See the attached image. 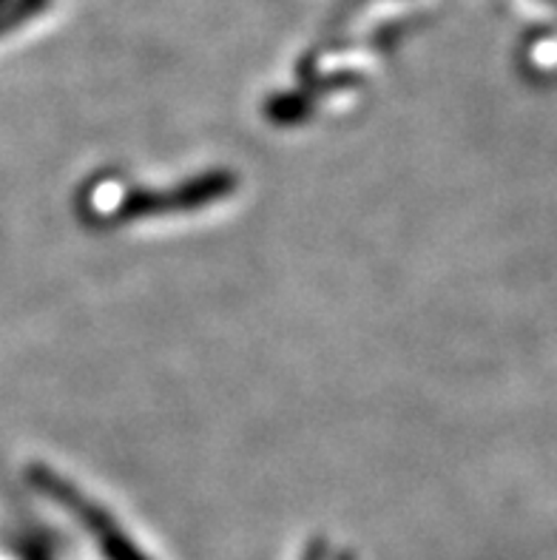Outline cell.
<instances>
[{
  "label": "cell",
  "instance_id": "obj_2",
  "mask_svg": "<svg viewBox=\"0 0 557 560\" xmlns=\"http://www.w3.org/2000/svg\"><path fill=\"white\" fill-rule=\"evenodd\" d=\"M228 191H233V177H202L197 183L177 188L171 197L163 194H140L137 199H128L126 211H123V220L128 217H146V213H169V211H183V208H197L205 206L208 199L225 197Z\"/></svg>",
  "mask_w": 557,
  "mask_h": 560
},
{
  "label": "cell",
  "instance_id": "obj_3",
  "mask_svg": "<svg viewBox=\"0 0 557 560\" xmlns=\"http://www.w3.org/2000/svg\"><path fill=\"white\" fill-rule=\"evenodd\" d=\"M307 560H318V555H316V549H313L311 555H307Z\"/></svg>",
  "mask_w": 557,
  "mask_h": 560
},
{
  "label": "cell",
  "instance_id": "obj_1",
  "mask_svg": "<svg viewBox=\"0 0 557 560\" xmlns=\"http://www.w3.org/2000/svg\"><path fill=\"white\" fill-rule=\"evenodd\" d=\"M37 483L55 498L57 504L63 506V510H69L71 515L83 524L85 533L97 540L100 552L106 555L108 560H149L135 540L128 538L126 529H123L103 506L94 504L92 498L83 495L74 483H66L63 478L57 476V472H51V469H37Z\"/></svg>",
  "mask_w": 557,
  "mask_h": 560
}]
</instances>
